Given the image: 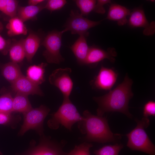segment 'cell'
I'll list each match as a JSON object with an SVG mask.
<instances>
[{"mask_svg":"<svg viewBox=\"0 0 155 155\" xmlns=\"http://www.w3.org/2000/svg\"><path fill=\"white\" fill-rule=\"evenodd\" d=\"M133 83L127 73L122 82L113 90L103 96L94 97L93 99L98 106L97 115L103 116L106 112H117L132 118L133 115L129 110V103L133 96L131 89Z\"/></svg>","mask_w":155,"mask_h":155,"instance_id":"6da1fadb","label":"cell"},{"mask_svg":"<svg viewBox=\"0 0 155 155\" xmlns=\"http://www.w3.org/2000/svg\"><path fill=\"white\" fill-rule=\"evenodd\" d=\"M82 116L83 119L78 122V127L82 134H86L85 140L103 143L121 139L120 135L112 132L105 117L94 115L88 110L84 111Z\"/></svg>","mask_w":155,"mask_h":155,"instance_id":"7a4b0ae2","label":"cell"},{"mask_svg":"<svg viewBox=\"0 0 155 155\" xmlns=\"http://www.w3.org/2000/svg\"><path fill=\"white\" fill-rule=\"evenodd\" d=\"M135 120L137 124L136 126L126 135L128 139L127 146L132 150L155 155V146L145 130L149 125V119L143 117L141 120L136 118Z\"/></svg>","mask_w":155,"mask_h":155,"instance_id":"3957f363","label":"cell"},{"mask_svg":"<svg viewBox=\"0 0 155 155\" xmlns=\"http://www.w3.org/2000/svg\"><path fill=\"white\" fill-rule=\"evenodd\" d=\"M51 115L48 125L50 128L54 129H58L61 125L71 131L73 125L83 119L69 98L63 99L57 111Z\"/></svg>","mask_w":155,"mask_h":155,"instance_id":"277c9868","label":"cell"},{"mask_svg":"<svg viewBox=\"0 0 155 155\" xmlns=\"http://www.w3.org/2000/svg\"><path fill=\"white\" fill-rule=\"evenodd\" d=\"M64 32L54 30L48 33L45 37L41 45L45 50L43 55L49 63L59 64L64 61L65 59L60 52L61 46L62 36Z\"/></svg>","mask_w":155,"mask_h":155,"instance_id":"5b68a950","label":"cell"},{"mask_svg":"<svg viewBox=\"0 0 155 155\" xmlns=\"http://www.w3.org/2000/svg\"><path fill=\"white\" fill-rule=\"evenodd\" d=\"M50 109L44 105L35 108H32L23 114L24 120L18 134L23 135L30 129L36 131L41 136L43 135V122L48 115Z\"/></svg>","mask_w":155,"mask_h":155,"instance_id":"8992f818","label":"cell"},{"mask_svg":"<svg viewBox=\"0 0 155 155\" xmlns=\"http://www.w3.org/2000/svg\"><path fill=\"white\" fill-rule=\"evenodd\" d=\"M100 23V21H94L84 17L78 10H71L63 30L64 33L70 31L72 34H77L86 37L89 34L88 30Z\"/></svg>","mask_w":155,"mask_h":155,"instance_id":"52a82bcc","label":"cell"},{"mask_svg":"<svg viewBox=\"0 0 155 155\" xmlns=\"http://www.w3.org/2000/svg\"><path fill=\"white\" fill-rule=\"evenodd\" d=\"M70 68H59L53 71L49 77L50 83L57 87L62 93L63 99H69L73 83L70 76Z\"/></svg>","mask_w":155,"mask_h":155,"instance_id":"ba28073f","label":"cell"},{"mask_svg":"<svg viewBox=\"0 0 155 155\" xmlns=\"http://www.w3.org/2000/svg\"><path fill=\"white\" fill-rule=\"evenodd\" d=\"M39 144L25 155H65L63 148L66 143L64 140L60 142L52 140L50 137L41 136Z\"/></svg>","mask_w":155,"mask_h":155,"instance_id":"9c48e42d","label":"cell"},{"mask_svg":"<svg viewBox=\"0 0 155 155\" xmlns=\"http://www.w3.org/2000/svg\"><path fill=\"white\" fill-rule=\"evenodd\" d=\"M118 75L114 69L102 65L98 74L90 81V84L94 89L110 90L116 82Z\"/></svg>","mask_w":155,"mask_h":155,"instance_id":"30bf717a","label":"cell"},{"mask_svg":"<svg viewBox=\"0 0 155 155\" xmlns=\"http://www.w3.org/2000/svg\"><path fill=\"white\" fill-rule=\"evenodd\" d=\"M117 53L114 49L111 48L107 51L93 46L89 47L84 65L89 66L96 65L102 60L107 59L112 63L115 61Z\"/></svg>","mask_w":155,"mask_h":155,"instance_id":"8fae6325","label":"cell"},{"mask_svg":"<svg viewBox=\"0 0 155 155\" xmlns=\"http://www.w3.org/2000/svg\"><path fill=\"white\" fill-rule=\"evenodd\" d=\"M128 20L129 25L133 28L142 27L144 28L143 33L146 35L153 34L155 32L154 22L150 24L145 15L144 11L141 9H134L130 14Z\"/></svg>","mask_w":155,"mask_h":155,"instance_id":"7c38bea8","label":"cell"},{"mask_svg":"<svg viewBox=\"0 0 155 155\" xmlns=\"http://www.w3.org/2000/svg\"><path fill=\"white\" fill-rule=\"evenodd\" d=\"M11 84L12 90L17 93L27 96L30 94L43 95V93L39 86L23 75Z\"/></svg>","mask_w":155,"mask_h":155,"instance_id":"4fadbf2b","label":"cell"},{"mask_svg":"<svg viewBox=\"0 0 155 155\" xmlns=\"http://www.w3.org/2000/svg\"><path fill=\"white\" fill-rule=\"evenodd\" d=\"M130 13V10L123 6L117 4H111L106 19L116 21L119 25L123 26L128 22L127 17Z\"/></svg>","mask_w":155,"mask_h":155,"instance_id":"5bb4252c","label":"cell"},{"mask_svg":"<svg viewBox=\"0 0 155 155\" xmlns=\"http://www.w3.org/2000/svg\"><path fill=\"white\" fill-rule=\"evenodd\" d=\"M86 36L79 37L70 47V49L75 56L78 63L84 65L89 49Z\"/></svg>","mask_w":155,"mask_h":155,"instance_id":"9a60e30c","label":"cell"},{"mask_svg":"<svg viewBox=\"0 0 155 155\" xmlns=\"http://www.w3.org/2000/svg\"><path fill=\"white\" fill-rule=\"evenodd\" d=\"M40 43V38L37 34L33 33H29L28 36L24 39L23 45L25 53V57L29 62L38 50Z\"/></svg>","mask_w":155,"mask_h":155,"instance_id":"2e32d148","label":"cell"},{"mask_svg":"<svg viewBox=\"0 0 155 155\" xmlns=\"http://www.w3.org/2000/svg\"><path fill=\"white\" fill-rule=\"evenodd\" d=\"M46 63H42L38 65L30 66L27 71L26 77L36 84H41L45 81L44 73Z\"/></svg>","mask_w":155,"mask_h":155,"instance_id":"e0dca14e","label":"cell"},{"mask_svg":"<svg viewBox=\"0 0 155 155\" xmlns=\"http://www.w3.org/2000/svg\"><path fill=\"white\" fill-rule=\"evenodd\" d=\"M45 4H39L35 6L29 5L25 6H18L17 16L24 22L33 19L41 11L44 9Z\"/></svg>","mask_w":155,"mask_h":155,"instance_id":"ac0fdd59","label":"cell"},{"mask_svg":"<svg viewBox=\"0 0 155 155\" xmlns=\"http://www.w3.org/2000/svg\"><path fill=\"white\" fill-rule=\"evenodd\" d=\"M1 69L3 75L11 84L23 75L18 63L12 61L2 65Z\"/></svg>","mask_w":155,"mask_h":155,"instance_id":"d6986e66","label":"cell"},{"mask_svg":"<svg viewBox=\"0 0 155 155\" xmlns=\"http://www.w3.org/2000/svg\"><path fill=\"white\" fill-rule=\"evenodd\" d=\"M9 52L11 61L18 63L22 61L25 57L23 45L24 39L19 40L12 39Z\"/></svg>","mask_w":155,"mask_h":155,"instance_id":"ffe728a7","label":"cell"},{"mask_svg":"<svg viewBox=\"0 0 155 155\" xmlns=\"http://www.w3.org/2000/svg\"><path fill=\"white\" fill-rule=\"evenodd\" d=\"M6 27L8 30L7 34L10 37L20 34L26 35L28 32L24 22L17 16L11 18Z\"/></svg>","mask_w":155,"mask_h":155,"instance_id":"44dd1931","label":"cell"},{"mask_svg":"<svg viewBox=\"0 0 155 155\" xmlns=\"http://www.w3.org/2000/svg\"><path fill=\"white\" fill-rule=\"evenodd\" d=\"M28 96L17 93L13 98L12 112L21 113L23 114L32 108Z\"/></svg>","mask_w":155,"mask_h":155,"instance_id":"7402d4cb","label":"cell"},{"mask_svg":"<svg viewBox=\"0 0 155 155\" xmlns=\"http://www.w3.org/2000/svg\"><path fill=\"white\" fill-rule=\"evenodd\" d=\"M123 145L116 143L114 145H106L94 152L96 155H119L120 150L123 148Z\"/></svg>","mask_w":155,"mask_h":155,"instance_id":"603a6c76","label":"cell"},{"mask_svg":"<svg viewBox=\"0 0 155 155\" xmlns=\"http://www.w3.org/2000/svg\"><path fill=\"white\" fill-rule=\"evenodd\" d=\"M80 11V13L87 16L94 8L96 1L94 0H76L74 1Z\"/></svg>","mask_w":155,"mask_h":155,"instance_id":"cb8c5ba5","label":"cell"},{"mask_svg":"<svg viewBox=\"0 0 155 155\" xmlns=\"http://www.w3.org/2000/svg\"><path fill=\"white\" fill-rule=\"evenodd\" d=\"M13 98L9 93L0 96V112L11 113L12 112Z\"/></svg>","mask_w":155,"mask_h":155,"instance_id":"d4e9b609","label":"cell"},{"mask_svg":"<svg viewBox=\"0 0 155 155\" xmlns=\"http://www.w3.org/2000/svg\"><path fill=\"white\" fill-rule=\"evenodd\" d=\"M92 146L91 143L84 142L76 145L73 150L66 153L65 155H90V150Z\"/></svg>","mask_w":155,"mask_h":155,"instance_id":"484cf974","label":"cell"},{"mask_svg":"<svg viewBox=\"0 0 155 155\" xmlns=\"http://www.w3.org/2000/svg\"><path fill=\"white\" fill-rule=\"evenodd\" d=\"M18 3V1L17 0H7L4 13L11 18L16 16Z\"/></svg>","mask_w":155,"mask_h":155,"instance_id":"4316f807","label":"cell"},{"mask_svg":"<svg viewBox=\"0 0 155 155\" xmlns=\"http://www.w3.org/2000/svg\"><path fill=\"white\" fill-rule=\"evenodd\" d=\"M65 0H49L46 1L44 9L50 11L51 12L61 9L67 3Z\"/></svg>","mask_w":155,"mask_h":155,"instance_id":"83f0119b","label":"cell"},{"mask_svg":"<svg viewBox=\"0 0 155 155\" xmlns=\"http://www.w3.org/2000/svg\"><path fill=\"white\" fill-rule=\"evenodd\" d=\"M144 117H148L149 116H155V102L149 101L144 105L143 108Z\"/></svg>","mask_w":155,"mask_h":155,"instance_id":"f1b7e54d","label":"cell"},{"mask_svg":"<svg viewBox=\"0 0 155 155\" xmlns=\"http://www.w3.org/2000/svg\"><path fill=\"white\" fill-rule=\"evenodd\" d=\"M12 41L10 39H5L0 34V52L4 55L9 52Z\"/></svg>","mask_w":155,"mask_h":155,"instance_id":"f546056e","label":"cell"},{"mask_svg":"<svg viewBox=\"0 0 155 155\" xmlns=\"http://www.w3.org/2000/svg\"><path fill=\"white\" fill-rule=\"evenodd\" d=\"M111 3V1L109 0H98L96 1L93 11L97 13L103 14L105 12L104 6L106 4Z\"/></svg>","mask_w":155,"mask_h":155,"instance_id":"4dcf8cb0","label":"cell"},{"mask_svg":"<svg viewBox=\"0 0 155 155\" xmlns=\"http://www.w3.org/2000/svg\"><path fill=\"white\" fill-rule=\"evenodd\" d=\"M11 113L0 112V124H6L13 120Z\"/></svg>","mask_w":155,"mask_h":155,"instance_id":"1f68e13d","label":"cell"},{"mask_svg":"<svg viewBox=\"0 0 155 155\" xmlns=\"http://www.w3.org/2000/svg\"><path fill=\"white\" fill-rule=\"evenodd\" d=\"M44 1L43 0H29L28 1V5L31 6H36L41 4Z\"/></svg>","mask_w":155,"mask_h":155,"instance_id":"d6a6232c","label":"cell"},{"mask_svg":"<svg viewBox=\"0 0 155 155\" xmlns=\"http://www.w3.org/2000/svg\"><path fill=\"white\" fill-rule=\"evenodd\" d=\"M7 0H0V11L4 13Z\"/></svg>","mask_w":155,"mask_h":155,"instance_id":"836d02e7","label":"cell"},{"mask_svg":"<svg viewBox=\"0 0 155 155\" xmlns=\"http://www.w3.org/2000/svg\"><path fill=\"white\" fill-rule=\"evenodd\" d=\"M3 25L1 22L0 21V33L2 32L3 29Z\"/></svg>","mask_w":155,"mask_h":155,"instance_id":"e575fe53","label":"cell"},{"mask_svg":"<svg viewBox=\"0 0 155 155\" xmlns=\"http://www.w3.org/2000/svg\"><path fill=\"white\" fill-rule=\"evenodd\" d=\"M0 18H1V15H0Z\"/></svg>","mask_w":155,"mask_h":155,"instance_id":"d590c367","label":"cell"}]
</instances>
